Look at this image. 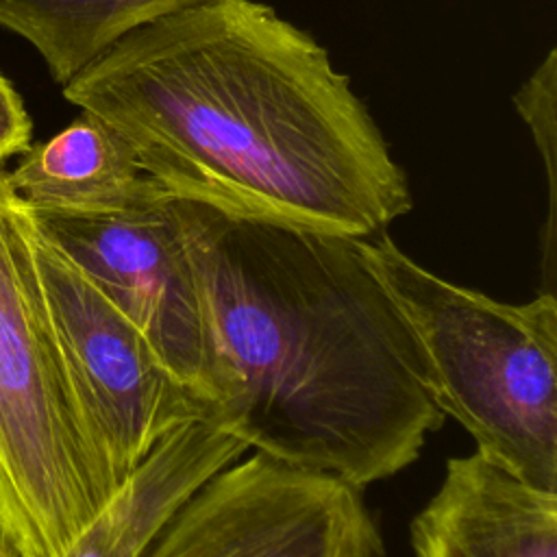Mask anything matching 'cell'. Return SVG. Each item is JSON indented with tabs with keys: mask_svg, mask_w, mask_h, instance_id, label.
Returning a JSON list of instances; mask_svg holds the SVG:
<instances>
[{
	"mask_svg": "<svg viewBox=\"0 0 557 557\" xmlns=\"http://www.w3.org/2000/svg\"><path fill=\"white\" fill-rule=\"evenodd\" d=\"M61 87L172 198L357 239L413 207L350 76L261 0H200L163 15Z\"/></svg>",
	"mask_w": 557,
	"mask_h": 557,
	"instance_id": "1",
	"label": "cell"
},
{
	"mask_svg": "<svg viewBox=\"0 0 557 557\" xmlns=\"http://www.w3.org/2000/svg\"><path fill=\"white\" fill-rule=\"evenodd\" d=\"M218 374L211 420L359 492L409 468L446 416L357 237L172 198Z\"/></svg>",
	"mask_w": 557,
	"mask_h": 557,
	"instance_id": "2",
	"label": "cell"
},
{
	"mask_svg": "<svg viewBox=\"0 0 557 557\" xmlns=\"http://www.w3.org/2000/svg\"><path fill=\"white\" fill-rule=\"evenodd\" d=\"M359 250L407 322L429 394L516 479L557 492V300L500 302L405 255L387 231Z\"/></svg>",
	"mask_w": 557,
	"mask_h": 557,
	"instance_id": "3",
	"label": "cell"
},
{
	"mask_svg": "<svg viewBox=\"0 0 557 557\" xmlns=\"http://www.w3.org/2000/svg\"><path fill=\"white\" fill-rule=\"evenodd\" d=\"M117 490L61 361L30 211L0 170V533L20 557H63Z\"/></svg>",
	"mask_w": 557,
	"mask_h": 557,
	"instance_id": "4",
	"label": "cell"
},
{
	"mask_svg": "<svg viewBox=\"0 0 557 557\" xmlns=\"http://www.w3.org/2000/svg\"><path fill=\"white\" fill-rule=\"evenodd\" d=\"M35 259L74 400L122 485L165 435L211 420V409L170 374L139 329L37 226Z\"/></svg>",
	"mask_w": 557,
	"mask_h": 557,
	"instance_id": "5",
	"label": "cell"
},
{
	"mask_svg": "<svg viewBox=\"0 0 557 557\" xmlns=\"http://www.w3.org/2000/svg\"><path fill=\"white\" fill-rule=\"evenodd\" d=\"M28 211L37 231L139 329L170 374L213 416L218 374L209 322L172 196L161 191L96 215Z\"/></svg>",
	"mask_w": 557,
	"mask_h": 557,
	"instance_id": "6",
	"label": "cell"
},
{
	"mask_svg": "<svg viewBox=\"0 0 557 557\" xmlns=\"http://www.w3.org/2000/svg\"><path fill=\"white\" fill-rule=\"evenodd\" d=\"M139 557H385L363 492L261 453L200 485Z\"/></svg>",
	"mask_w": 557,
	"mask_h": 557,
	"instance_id": "7",
	"label": "cell"
},
{
	"mask_svg": "<svg viewBox=\"0 0 557 557\" xmlns=\"http://www.w3.org/2000/svg\"><path fill=\"white\" fill-rule=\"evenodd\" d=\"M409 535L416 557H557V492L516 479L476 450L457 455Z\"/></svg>",
	"mask_w": 557,
	"mask_h": 557,
	"instance_id": "8",
	"label": "cell"
},
{
	"mask_svg": "<svg viewBox=\"0 0 557 557\" xmlns=\"http://www.w3.org/2000/svg\"><path fill=\"white\" fill-rule=\"evenodd\" d=\"M248 446L213 420L165 435L63 557H139L176 509Z\"/></svg>",
	"mask_w": 557,
	"mask_h": 557,
	"instance_id": "9",
	"label": "cell"
},
{
	"mask_svg": "<svg viewBox=\"0 0 557 557\" xmlns=\"http://www.w3.org/2000/svg\"><path fill=\"white\" fill-rule=\"evenodd\" d=\"M22 154L7 181L33 209L115 213L163 191L144 174L131 146L85 111L61 133Z\"/></svg>",
	"mask_w": 557,
	"mask_h": 557,
	"instance_id": "10",
	"label": "cell"
},
{
	"mask_svg": "<svg viewBox=\"0 0 557 557\" xmlns=\"http://www.w3.org/2000/svg\"><path fill=\"white\" fill-rule=\"evenodd\" d=\"M200 0H0V26L26 39L65 85L124 35Z\"/></svg>",
	"mask_w": 557,
	"mask_h": 557,
	"instance_id": "11",
	"label": "cell"
},
{
	"mask_svg": "<svg viewBox=\"0 0 557 557\" xmlns=\"http://www.w3.org/2000/svg\"><path fill=\"white\" fill-rule=\"evenodd\" d=\"M557 50L550 48L544 61L513 94V107L527 122L537 152L544 163L548 183V220H546V255L555 242V176H557Z\"/></svg>",
	"mask_w": 557,
	"mask_h": 557,
	"instance_id": "12",
	"label": "cell"
},
{
	"mask_svg": "<svg viewBox=\"0 0 557 557\" xmlns=\"http://www.w3.org/2000/svg\"><path fill=\"white\" fill-rule=\"evenodd\" d=\"M30 148V117L22 98L0 74V161Z\"/></svg>",
	"mask_w": 557,
	"mask_h": 557,
	"instance_id": "13",
	"label": "cell"
},
{
	"mask_svg": "<svg viewBox=\"0 0 557 557\" xmlns=\"http://www.w3.org/2000/svg\"><path fill=\"white\" fill-rule=\"evenodd\" d=\"M0 557H20L15 546L11 544V540L7 535L0 533Z\"/></svg>",
	"mask_w": 557,
	"mask_h": 557,
	"instance_id": "14",
	"label": "cell"
}]
</instances>
